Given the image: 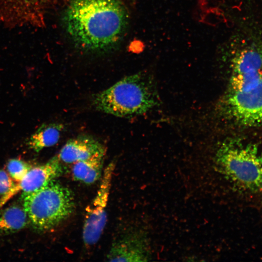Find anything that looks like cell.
<instances>
[{
	"label": "cell",
	"instance_id": "obj_1",
	"mask_svg": "<svg viewBox=\"0 0 262 262\" xmlns=\"http://www.w3.org/2000/svg\"><path fill=\"white\" fill-rule=\"evenodd\" d=\"M119 0H72L64 16L74 41L88 50H101L116 43L127 23Z\"/></svg>",
	"mask_w": 262,
	"mask_h": 262
},
{
	"label": "cell",
	"instance_id": "obj_2",
	"mask_svg": "<svg viewBox=\"0 0 262 262\" xmlns=\"http://www.w3.org/2000/svg\"><path fill=\"white\" fill-rule=\"evenodd\" d=\"M151 80L138 73L122 79L94 96L92 103L98 111L119 117L146 113L157 103Z\"/></svg>",
	"mask_w": 262,
	"mask_h": 262
},
{
	"label": "cell",
	"instance_id": "obj_3",
	"mask_svg": "<svg viewBox=\"0 0 262 262\" xmlns=\"http://www.w3.org/2000/svg\"><path fill=\"white\" fill-rule=\"evenodd\" d=\"M214 163L217 171L237 188L262 192V153L256 145L226 140L218 147Z\"/></svg>",
	"mask_w": 262,
	"mask_h": 262
},
{
	"label": "cell",
	"instance_id": "obj_4",
	"mask_svg": "<svg viewBox=\"0 0 262 262\" xmlns=\"http://www.w3.org/2000/svg\"><path fill=\"white\" fill-rule=\"evenodd\" d=\"M23 207L33 228L40 231L54 229L73 213V192L53 180L32 193L23 194Z\"/></svg>",
	"mask_w": 262,
	"mask_h": 262
},
{
	"label": "cell",
	"instance_id": "obj_5",
	"mask_svg": "<svg viewBox=\"0 0 262 262\" xmlns=\"http://www.w3.org/2000/svg\"><path fill=\"white\" fill-rule=\"evenodd\" d=\"M222 107L226 115L241 125H262V75L236 90L228 91Z\"/></svg>",
	"mask_w": 262,
	"mask_h": 262
},
{
	"label": "cell",
	"instance_id": "obj_6",
	"mask_svg": "<svg viewBox=\"0 0 262 262\" xmlns=\"http://www.w3.org/2000/svg\"><path fill=\"white\" fill-rule=\"evenodd\" d=\"M115 164L111 163L103 170L97 193L86 207L82 228V239L86 246L95 245L102 234L107 221L109 201Z\"/></svg>",
	"mask_w": 262,
	"mask_h": 262
},
{
	"label": "cell",
	"instance_id": "obj_7",
	"mask_svg": "<svg viewBox=\"0 0 262 262\" xmlns=\"http://www.w3.org/2000/svg\"><path fill=\"white\" fill-rule=\"evenodd\" d=\"M51 0H0V23L7 27L38 26Z\"/></svg>",
	"mask_w": 262,
	"mask_h": 262
},
{
	"label": "cell",
	"instance_id": "obj_8",
	"mask_svg": "<svg viewBox=\"0 0 262 262\" xmlns=\"http://www.w3.org/2000/svg\"><path fill=\"white\" fill-rule=\"evenodd\" d=\"M63 172L62 165L57 156L44 164L32 167L22 180L2 197L0 207L18 192H23V194L32 193L56 179Z\"/></svg>",
	"mask_w": 262,
	"mask_h": 262
},
{
	"label": "cell",
	"instance_id": "obj_9",
	"mask_svg": "<svg viewBox=\"0 0 262 262\" xmlns=\"http://www.w3.org/2000/svg\"><path fill=\"white\" fill-rule=\"evenodd\" d=\"M149 258L147 239L136 232L127 234L113 243L107 255L109 262H145Z\"/></svg>",
	"mask_w": 262,
	"mask_h": 262
},
{
	"label": "cell",
	"instance_id": "obj_10",
	"mask_svg": "<svg viewBox=\"0 0 262 262\" xmlns=\"http://www.w3.org/2000/svg\"><path fill=\"white\" fill-rule=\"evenodd\" d=\"M106 152L105 147L95 138L89 135H81L68 140L57 156L61 162L74 164Z\"/></svg>",
	"mask_w": 262,
	"mask_h": 262
},
{
	"label": "cell",
	"instance_id": "obj_11",
	"mask_svg": "<svg viewBox=\"0 0 262 262\" xmlns=\"http://www.w3.org/2000/svg\"><path fill=\"white\" fill-rule=\"evenodd\" d=\"M105 154H96L87 159L74 163L72 168L74 179L86 184H91L98 180L103 173Z\"/></svg>",
	"mask_w": 262,
	"mask_h": 262
},
{
	"label": "cell",
	"instance_id": "obj_12",
	"mask_svg": "<svg viewBox=\"0 0 262 262\" xmlns=\"http://www.w3.org/2000/svg\"><path fill=\"white\" fill-rule=\"evenodd\" d=\"M63 129L61 123L43 124L28 138L27 145L36 152L53 146L58 143Z\"/></svg>",
	"mask_w": 262,
	"mask_h": 262
},
{
	"label": "cell",
	"instance_id": "obj_13",
	"mask_svg": "<svg viewBox=\"0 0 262 262\" xmlns=\"http://www.w3.org/2000/svg\"><path fill=\"white\" fill-rule=\"evenodd\" d=\"M28 219L24 207L10 206L0 213V233L7 234L19 230L26 226Z\"/></svg>",
	"mask_w": 262,
	"mask_h": 262
},
{
	"label": "cell",
	"instance_id": "obj_14",
	"mask_svg": "<svg viewBox=\"0 0 262 262\" xmlns=\"http://www.w3.org/2000/svg\"><path fill=\"white\" fill-rule=\"evenodd\" d=\"M32 166L28 163L17 159L10 160L7 164V169L9 175L17 182L22 180Z\"/></svg>",
	"mask_w": 262,
	"mask_h": 262
},
{
	"label": "cell",
	"instance_id": "obj_15",
	"mask_svg": "<svg viewBox=\"0 0 262 262\" xmlns=\"http://www.w3.org/2000/svg\"><path fill=\"white\" fill-rule=\"evenodd\" d=\"M13 180L5 171L0 168V196L7 194L14 186Z\"/></svg>",
	"mask_w": 262,
	"mask_h": 262
}]
</instances>
